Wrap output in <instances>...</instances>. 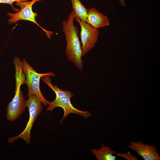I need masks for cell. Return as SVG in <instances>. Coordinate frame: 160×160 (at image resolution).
<instances>
[{
    "label": "cell",
    "mask_w": 160,
    "mask_h": 160,
    "mask_svg": "<svg viewBox=\"0 0 160 160\" xmlns=\"http://www.w3.org/2000/svg\"><path fill=\"white\" fill-rule=\"evenodd\" d=\"M119 3L122 6L126 7V5L125 4L124 0H119Z\"/></svg>",
    "instance_id": "obj_14"
},
{
    "label": "cell",
    "mask_w": 160,
    "mask_h": 160,
    "mask_svg": "<svg viewBox=\"0 0 160 160\" xmlns=\"http://www.w3.org/2000/svg\"><path fill=\"white\" fill-rule=\"evenodd\" d=\"M75 19L80 27V37L82 43V57L84 56L92 48H94L98 40L99 31L88 24L81 21L77 17L74 16Z\"/></svg>",
    "instance_id": "obj_7"
},
{
    "label": "cell",
    "mask_w": 160,
    "mask_h": 160,
    "mask_svg": "<svg viewBox=\"0 0 160 160\" xmlns=\"http://www.w3.org/2000/svg\"><path fill=\"white\" fill-rule=\"evenodd\" d=\"M41 0H32L30 1L16 2V4L20 8V10L16 13L8 12L7 13V15L9 17L8 20V23L11 24L21 20L31 21L41 28L45 32L48 38H50L53 33L45 30L37 23L35 19V17L37 16V14L34 12L32 9L33 4L36 2Z\"/></svg>",
    "instance_id": "obj_6"
},
{
    "label": "cell",
    "mask_w": 160,
    "mask_h": 160,
    "mask_svg": "<svg viewBox=\"0 0 160 160\" xmlns=\"http://www.w3.org/2000/svg\"><path fill=\"white\" fill-rule=\"evenodd\" d=\"M15 67V95L11 101L8 103L6 110L7 118L8 121H13L18 119L25 110V100L21 86L25 83V76L22 69V63L20 58L14 59Z\"/></svg>",
    "instance_id": "obj_3"
},
{
    "label": "cell",
    "mask_w": 160,
    "mask_h": 160,
    "mask_svg": "<svg viewBox=\"0 0 160 160\" xmlns=\"http://www.w3.org/2000/svg\"><path fill=\"white\" fill-rule=\"evenodd\" d=\"M128 147L136 152L144 160H160V156L155 145H150L148 143L145 144L141 140L137 142L131 141Z\"/></svg>",
    "instance_id": "obj_8"
},
{
    "label": "cell",
    "mask_w": 160,
    "mask_h": 160,
    "mask_svg": "<svg viewBox=\"0 0 160 160\" xmlns=\"http://www.w3.org/2000/svg\"><path fill=\"white\" fill-rule=\"evenodd\" d=\"M73 14L82 21L86 22L88 9L82 4L80 0H71Z\"/></svg>",
    "instance_id": "obj_11"
},
{
    "label": "cell",
    "mask_w": 160,
    "mask_h": 160,
    "mask_svg": "<svg viewBox=\"0 0 160 160\" xmlns=\"http://www.w3.org/2000/svg\"><path fill=\"white\" fill-rule=\"evenodd\" d=\"M74 15L72 10L67 20L62 21L63 30L66 42L65 53L68 60L73 63L80 71L84 68L82 51L78 36V27L74 24Z\"/></svg>",
    "instance_id": "obj_1"
},
{
    "label": "cell",
    "mask_w": 160,
    "mask_h": 160,
    "mask_svg": "<svg viewBox=\"0 0 160 160\" xmlns=\"http://www.w3.org/2000/svg\"><path fill=\"white\" fill-rule=\"evenodd\" d=\"M22 69L25 76V83L28 88L27 96L28 97L32 94L36 95L41 101L43 104L48 106L49 101L43 95L40 88V81L41 78L46 76L54 77L52 72L44 73H37L24 59L22 61Z\"/></svg>",
    "instance_id": "obj_4"
},
{
    "label": "cell",
    "mask_w": 160,
    "mask_h": 160,
    "mask_svg": "<svg viewBox=\"0 0 160 160\" xmlns=\"http://www.w3.org/2000/svg\"><path fill=\"white\" fill-rule=\"evenodd\" d=\"M26 106L29 111V118L25 128L18 136L9 138L8 141L12 143L18 139H22L27 144L30 142L31 130L34 122L43 110V103L35 94L31 95L28 99L25 100Z\"/></svg>",
    "instance_id": "obj_5"
},
{
    "label": "cell",
    "mask_w": 160,
    "mask_h": 160,
    "mask_svg": "<svg viewBox=\"0 0 160 160\" xmlns=\"http://www.w3.org/2000/svg\"><path fill=\"white\" fill-rule=\"evenodd\" d=\"M115 154H116L117 157H121L127 160H137L138 159L136 156L132 154L129 151L126 153H116Z\"/></svg>",
    "instance_id": "obj_12"
},
{
    "label": "cell",
    "mask_w": 160,
    "mask_h": 160,
    "mask_svg": "<svg viewBox=\"0 0 160 160\" xmlns=\"http://www.w3.org/2000/svg\"><path fill=\"white\" fill-rule=\"evenodd\" d=\"M41 80L51 88L56 96L53 101L49 102L47 111H52L57 107H60L64 110V115L59 122L60 124H61L63 119L71 113L81 116L86 119L92 116L91 111H82L75 108L71 101V98L74 97L73 93L67 90H62L59 89L56 84L53 85L51 83L50 76H45L42 78Z\"/></svg>",
    "instance_id": "obj_2"
},
{
    "label": "cell",
    "mask_w": 160,
    "mask_h": 160,
    "mask_svg": "<svg viewBox=\"0 0 160 160\" xmlns=\"http://www.w3.org/2000/svg\"><path fill=\"white\" fill-rule=\"evenodd\" d=\"M27 1H28V0H0V4H7L12 5L14 2Z\"/></svg>",
    "instance_id": "obj_13"
},
{
    "label": "cell",
    "mask_w": 160,
    "mask_h": 160,
    "mask_svg": "<svg viewBox=\"0 0 160 160\" xmlns=\"http://www.w3.org/2000/svg\"><path fill=\"white\" fill-rule=\"evenodd\" d=\"M92 154L97 160H115L117 156H114L116 152L108 145L102 144L100 148L97 149H90Z\"/></svg>",
    "instance_id": "obj_10"
},
{
    "label": "cell",
    "mask_w": 160,
    "mask_h": 160,
    "mask_svg": "<svg viewBox=\"0 0 160 160\" xmlns=\"http://www.w3.org/2000/svg\"><path fill=\"white\" fill-rule=\"evenodd\" d=\"M86 22L95 29L104 28L110 24L108 16L100 12L94 7L88 9Z\"/></svg>",
    "instance_id": "obj_9"
}]
</instances>
